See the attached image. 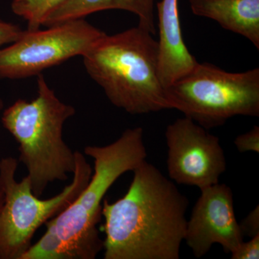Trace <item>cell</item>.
Wrapping results in <instances>:
<instances>
[{"label": "cell", "mask_w": 259, "mask_h": 259, "mask_svg": "<svg viewBox=\"0 0 259 259\" xmlns=\"http://www.w3.org/2000/svg\"><path fill=\"white\" fill-rule=\"evenodd\" d=\"M24 30L16 24L0 20V48L18 40Z\"/></svg>", "instance_id": "e0dca14e"}, {"label": "cell", "mask_w": 259, "mask_h": 259, "mask_svg": "<svg viewBox=\"0 0 259 259\" xmlns=\"http://www.w3.org/2000/svg\"><path fill=\"white\" fill-rule=\"evenodd\" d=\"M231 254L232 259H258L259 235L250 238V241L242 242Z\"/></svg>", "instance_id": "9a60e30c"}, {"label": "cell", "mask_w": 259, "mask_h": 259, "mask_svg": "<svg viewBox=\"0 0 259 259\" xmlns=\"http://www.w3.org/2000/svg\"><path fill=\"white\" fill-rule=\"evenodd\" d=\"M240 229L243 236L253 238L259 235V206L250 211L239 223Z\"/></svg>", "instance_id": "2e32d148"}, {"label": "cell", "mask_w": 259, "mask_h": 259, "mask_svg": "<svg viewBox=\"0 0 259 259\" xmlns=\"http://www.w3.org/2000/svg\"><path fill=\"white\" fill-rule=\"evenodd\" d=\"M24 30L18 40L0 48V79H20L42 74L76 56H82L105 35L84 18Z\"/></svg>", "instance_id": "52a82bcc"}, {"label": "cell", "mask_w": 259, "mask_h": 259, "mask_svg": "<svg viewBox=\"0 0 259 259\" xmlns=\"http://www.w3.org/2000/svg\"><path fill=\"white\" fill-rule=\"evenodd\" d=\"M5 202V194L4 192H3V188H2L1 185H0V212H1V209L3 208V204H4Z\"/></svg>", "instance_id": "ac0fdd59"}, {"label": "cell", "mask_w": 259, "mask_h": 259, "mask_svg": "<svg viewBox=\"0 0 259 259\" xmlns=\"http://www.w3.org/2000/svg\"><path fill=\"white\" fill-rule=\"evenodd\" d=\"M234 144L240 153H259V127L255 125L245 134L235 139Z\"/></svg>", "instance_id": "5bb4252c"}, {"label": "cell", "mask_w": 259, "mask_h": 259, "mask_svg": "<svg viewBox=\"0 0 259 259\" xmlns=\"http://www.w3.org/2000/svg\"><path fill=\"white\" fill-rule=\"evenodd\" d=\"M192 13L246 37L259 49V0H189Z\"/></svg>", "instance_id": "8fae6325"}, {"label": "cell", "mask_w": 259, "mask_h": 259, "mask_svg": "<svg viewBox=\"0 0 259 259\" xmlns=\"http://www.w3.org/2000/svg\"><path fill=\"white\" fill-rule=\"evenodd\" d=\"M37 88L34 100L18 99L5 110L2 123L18 143L19 160L26 167L32 192L40 197L50 184L74 173L75 151L63 139V128L76 110L56 96L42 74Z\"/></svg>", "instance_id": "277c9868"}, {"label": "cell", "mask_w": 259, "mask_h": 259, "mask_svg": "<svg viewBox=\"0 0 259 259\" xmlns=\"http://www.w3.org/2000/svg\"><path fill=\"white\" fill-rule=\"evenodd\" d=\"M133 172L125 195L102 202L104 258H180L188 199L146 160Z\"/></svg>", "instance_id": "6da1fadb"}, {"label": "cell", "mask_w": 259, "mask_h": 259, "mask_svg": "<svg viewBox=\"0 0 259 259\" xmlns=\"http://www.w3.org/2000/svg\"><path fill=\"white\" fill-rule=\"evenodd\" d=\"M75 157L72 182L47 199L34 194L28 177L17 181L16 158L0 160V185L5 194L0 212V259H21L39 228L66 209L88 185L93 168L79 151H75Z\"/></svg>", "instance_id": "8992f818"}, {"label": "cell", "mask_w": 259, "mask_h": 259, "mask_svg": "<svg viewBox=\"0 0 259 259\" xmlns=\"http://www.w3.org/2000/svg\"><path fill=\"white\" fill-rule=\"evenodd\" d=\"M3 107H4V102H3V100L0 98V111L3 110Z\"/></svg>", "instance_id": "d6986e66"}, {"label": "cell", "mask_w": 259, "mask_h": 259, "mask_svg": "<svg viewBox=\"0 0 259 259\" xmlns=\"http://www.w3.org/2000/svg\"><path fill=\"white\" fill-rule=\"evenodd\" d=\"M165 137L167 169L171 181L199 190L219 183L227 163L217 136L185 117L168 125Z\"/></svg>", "instance_id": "ba28073f"}, {"label": "cell", "mask_w": 259, "mask_h": 259, "mask_svg": "<svg viewBox=\"0 0 259 259\" xmlns=\"http://www.w3.org/2000/svg\"><path fill=\"white\" fill-rule=\"evenodd\" d=\"M154 35L138 25L105 34L82 56L87 72L112 105L131 115L171 109L159 75Z\"/></svg>", "instance_id": "3957f363"}, {"label": "cell", "mask_w": 259, "mask_h": 259, "mask_svg": "<svg viewBox=\"0 0 259 259\" xmlns=\"http://www.w3.org/2000/svg\"><path fill=\"white\" fill-rule=\"evenodd\" d=\"M160 79L167 88L197 64L182 36L179 0H161L156 4Z\"/></svg>", "instance_id": "30bf717a"}, {"label": "cell", "mask_w": 259, "mask_h": 259, "mask_svg": "<svg viewBox=\"0 0 259 259\" xmlns=\"http://www.w3.org/2000/svg\"><path fill=\"white\" fill-rule=\"evenodd\" d=\"M94 172L79 195L62 212L45 223L47 231L21 259H95L103 250L97 225L105 194L116 181L146 160L144 129L125 130L107 146H88Z\"/></svg>", "instance_id": "7a4b0ae2"}, {"label": "cell", "mask_w": 259, "mask_h": 259, "mask_svg": "<svg viewBox=\"0 0 259 259\" xmlns=\"http://www.w3.org/2000/svg\"><path fill=\"white\" fill-rule=\"evenodd\" d=\"M154 8L155 0H68L48 17L44 26L84 18L104 10H120L137 15L139 25L155 35Z\"/></svg>", "instance_id": "7c38bea8"}, {"label": "cell", "mask_w": 259, "mask_h": 259, "mask_svg": "<svg viewBox=\"0 0 259 259\" xmlns=\"http://www.w3.org/2000/svg\"><path fill=\"white\" fill-rule=\"evenodd\" d=\"M171 109L204 128L236 116H259V69L231 73L208 63L197 64L166 89Z\"/></svg>", "instance_id": "5b68a950"}, {"label": "cell", "mask_w": 259, "mask_h": 259, "mask_svg": "<svg viewBox=\"0 0 259 259\" xmlns=\"http://www.w3.org/2000/svg\"><path fill=\"white\" fill-rule=\"evenodd\" d=\"M200 191L187 222L186 243L197 258L207 254L214 244L233 253L244 238L235 214L233 191L219 183Z\"/></svg>", "instance_id": "9c48e42d"}, {"label": "cell", "mask_w": 259, "mask_h": 259, "mask_svg": "<svg viewBox=\"0 0 259 259\" xmlns=\"http://www.w3.org/2000/svg\"><path fill=\"white\" fill-rule=\"evenodd\" d=\"M68 0H13L11 9L15 15L23 18L28 30H38L48 17Z\"/></svg>", "instance_id": "4fadbf2b"}]
</instances>
